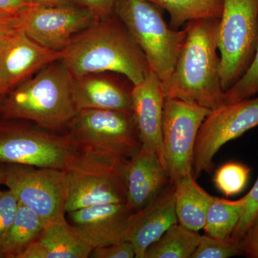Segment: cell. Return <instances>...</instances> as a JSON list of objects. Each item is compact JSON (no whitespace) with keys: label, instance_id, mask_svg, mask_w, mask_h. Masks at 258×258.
<instances>
[{"label":"cell","instance_id":"1","mask_svg":"<svg viewBox=\"0 0 258 258\" xmlns=\"http://www.w3.org/2000/svg\"><path fill=\"white\" fill-rule=\"evenodd\" d=\"M59 60L74 78L112 72L133 86L149 71L143 52L116 15L98 20L76 35Z\"/></svg>","mask_w":258,"mask_h":258},{"label":"cell","instance_id":"2","mask_svg":"<svg viewBox=\"0 0 258 258\" xmlns=\"http://www.w3.org/2000/svg\"><path fill=\"white\" fill-rule=\"evenodd\" d=\"M219 25L220 19L213 18L186 24V36L170 79L161 84L164 98L195 102L210 110L223 104Z\"/></svg>","mask_w":258,"mask_h":258},{"label":"cell","instance_id":"3","mask_svg":"<svg viewBox=\"0 0 258 258\" xmlns=\"http://www.w3.org/2000/svg\"><path fill=\"white\" fill-rule=\"evenodd\" d=\"M56 62L8 93L0 101V118L27 120L50 132L67 127L78 113L73 76L60 60Z\"/></svg>","mask_w":258,"mask_h":258},{"label":"cell","instance_id":"4","mask_svg":"<svg viewBox=\"0 0 258 258\" xmlns=\"http://www.w3.org/2000/svg\"><path fill=\"white\" fill-rule=\"evenodd\" d=\"M114 14L143 52L149 71L161 84L167 82L186 36L185 28H171L161 8L148 0H117Z\"/></svg>","mask_w":258,"mask_h":258},{"label":"cell","instance_id":"5","mask_svg":"<svg viewBox=\"0 0 258 258\" xmlns=\"http://www.w3.org/2000/svg\"><path fill=\"white\" fill-rule=\"evenodd\" d=\"M127 160L95 151L78 150L64 169L66 213L100 204L125 203Z\"/></svg>","mask_w":258,"mask_h":258},{"label":"cell","instance_id":"6","mask_svg":"<svg viewBox=\"0 0 258 258\" xmlns=\"http://www.w3.org/2000/svg\"><path fill=\"white\" fill-rule=\"evenodd\" d=\"M25 122L0 118V164L64 170L78 152L67 134L34 128Z\"/></svg>","mask_w":258,"mask_h":258},{"label":"cell","instance_id":"7","mask_svg":"<svg viewBox=\"0 0 258 258\" xmlns=\"http://www.w3.org/2000/svg\"><path fill=\"white\" fill-rule=\"evenodd\" d=\"M257 40L258 0H224L218 34L224 92L248 69Z\"/></svg>","mask_w":258,"mask_h":258},{"label":"cell","instance_id":"8","mask_svg":"<svg viewBox=\"0 0 258 258\" xmlns=\"http://www.w3.org/2000/svg\"><path fill=\"white\" fill-rule=\"evenodd\" d=\"M67 127L68 137L78 150L128 159L142 147L132 111L81 110Z\"/></svg>","mask_w":258,"mask_h":258},{"label":"cell","instance_id":"9","mask_svg":"<svg viewBox=\"0 0 258 258\" xmlns=\"http://www.w3.org/2000/svg\"><path fill=\"white\" fill-rule=\"evenodd\" d=\"M210 111L195 102L176 98L164 100L163 150L166 169L173 184L193 175L195 142Z\"/></svg>","mask_w":258,"mask_h":258},{"label":"cell","instance_id":"10","mask_svg":"<svg viewBox=\"0 0 258 258\" xmlns=\"http://www.w3.org/2000/svg\"><path fill=\"white\" fill-rule=\"evenodd\" d=\"M3 184L19 203L39 215L45 224L66 215L64 170L23 164H1Z\"/></svg>","mask_w":258,"mask_h":258},{"label":"cell","instance_id":"11","mask_svg":"<svg viewBox=\"0 0 258 258\" xmlns=\"http://www.w3.org/2000/svg\"><path fill=\"white\" fill-rule=\"evenodd\" d=\"M258 125V97L223 104L210 113L199 130L194 152L192 174L210 173L213 159L225 144Z\"/></svg>","mask_w":258,"mask_h":258},{"label":"cell","instance_id":"12","mask_svg":"<svg viewBox=\"0 0 258 258\" xmlns=\"http://www.w3.org/2000/svg\"><path fill=\"white\" fill-rule=\"evenodd\" d=\"M99 20L81 5L32 7L23 18V31L49 50L62 52L76 35Z\"/></svg>","mask_w":258,"mask_h":258},{"label":"cell","instance_id":"13","mask_svg":"<svg viewBox=\"0 0 258 258\" xmlns=\"http://www.w3.org/2000/svg\"><path fill=\"white\" fill-rule=\"evenodd\" d=\"M134 212L125 203L100 204L69 212L70 223L93 249L126 240Z\"/></svg>","mask_w":258,"mask_h":258},{"label":"cell","instance_id":"14","mask_svg":"<svg viewBox=\"0 0 258 258\" xmlns=\"http://www.w3.org/2000/svg\"><path fill=\"white\" fill-rule=\"evenodd\" d=\"M61 55L62 52L45 48L20 32L0 51V101L37 71L60 60Z\"/></svg>","mask_w":258,"mask_h":258},{"label":"cell","instance_id":"15","mask_svg":"<svg viewBox=\"0 0 258 258\" xmlns=\"http://www.w3.org/2000/svg\"><path fill=\"white\" fill-rule=\"evenodd\" d=\"M165 98L157 75L148 71L132 89V112L142 147L157 154L166 169L163 150V115Z\"/></svg>","mask_w":258,"mask_h":258},{"label":"cell","instance_id":"16","mask_svg":"<svg viewBox=\"0 0 258 258\" xmlns=\"http://www.w3.org/2000/svg\"><path fill=\"white\" fill-rule=\"evenodd\" d=\"M125 204L134 212L149 205L171 183L157 154L142 147L125 163Z\"/></svg>","mask_w":258,"mask_h":258},{"label":"cell","instance_id":"17","mask_svg":"<svg viewBox=\"0 0 258 258\" xmlns=\"http://www.w3.org/2000/svg\"><path fill=\"white\" fill-rule=\"evenodd\" d=\"M174 188L171 182L157 198L132 215L126 240L134 246L136 257L144 258L148 247L178 223Z\"/></svg>","mask_w":258,"mask_h":258},{"label":"cell","instance_id":"18","mask_svg":"<svg viewBox=\"0 0 258 258\" xmlns=\"http://www.w3.org/2000/svg\"><path fill=\"white\" fill-rule=\"evenodd\" d=\"M92 251L64 216L46 224L20 258H88Z\"/></svg>","mask_w":258,"mask_h":258},{"label":"cell","instance_id":"19","mask_svg":"<svg viewBox=\"0 0 258 258\" xmlns=\"http://www.w3.org/2000/svg\"><path fill=\"white\" fill-rule=\"evenodd\" d=\"M72 93L78 111L84 109L132 111V90L128 91L113 79L96 74L73 77Z\"/></svg>","mask_w":258,"mask_h":258},{"label":"cell","instance_id":"20","mask_svg":"<svg viewBox=\"0 0 258 258\" xmlns=\"http://www.w3.org/2000/svg\"><path fill=\"white\" fill-rule=\"evenodd\" d=\"M193 175L174 185V207L178 223L198 232L204 228L207 212L212 198L197 182Z\"/></svg>","mask_w":258,"mask_h":258},{"label":"cell","instance_id":"21","mask_svg":"<svg viewBox=\"0 0 258 258\" xmlns=\"http://www.w3.org/2000/svg\"><path fill=\"white\" fill-rule=\"evenodd\" d=\"M45 225L41 217L20 204L14 221L5 237L3 258H20Z\"/></svg>","mask_w":258,"mask_h":258},{"label":"cell","instance_id":"22","mask_svg":"<svg viewBox=\"0 0 258 258\" xmlns=\"http://www.w3.org/2000/svg\"><path fill=\"white\" fill-rule=\"evenodd\" d=\"M245 198L237 200L212 197L203 230L206 235L230 241L243 212Z\"/></svg>","mask_w":258,"mask_h":258},{"label":"cell","instance_id":"23","mask_svg":"<svg viewBox=\"0 0 258 258\" xmlns=\"http://www.w3.org/2000/svg\"><path fill=\"white\" fill-rule=\"evenodd\" d=\"M161 9L165 10L170 16L171 28L185 26L192 20L200 19H220L224 0H148Z\"/></svg>","mask_w":258,"mask_h":258},{"label":"cell","instance_id":"24","mask_svg":"<svg viewBox=\"0 0 258 258\" xmlns=\"http://www.w3.org/2000/svg\"><path fill=\"white\" fill-rule=\"evenodd\" d=\"M201 238L199 232L175 224L148 247L144 258H191Z\"/></svg>","mask_w":258,"mask_h":258},{"label":"cell","instance_id":"25","mask_svg":"<svg viewBox=\"0 0 258 258\" xmlns=\"http://www.w3.org/2000/svg\"><path fill=\"white\" fill-rule=\"evenodd\" d=\"M250 171V168L242 163L231 161L217 169L213 181L217 189L225 196H235L245 189Z\"/></svg>","mask_w":258,"mask_h":258},{"label":"cell","instance_id":"26","mask_svg":"<svg viewBox=\"0 0 258 258\" xmlns=\"http://www.w3.org/2000/svg\"><path fill=\"white\" fill-rule=\"evenodd\" d=\"M258 93V40L253 60L243 76L224 93L223 103H237L249 99Z\"/></svg>","mask_w":258,"mask_h":258},{"label":"cell","instance_id":"27","mask_svg":"<svg viewBox=\"0 0 258 258\" xmlns=\"http://www.w3.org/2000/svg\"><path fill=\"white\" fill-rule=\"evenodd\" d=\"M240 254L242 252L237 244L205 234L202 235L201 240L191 258H228Z\"/></svg>","mask_w":258,"mask_h":258},{"label":"cell","instance_id":"28","mask_svg":"<svg viewBox=\"0 0 258 258\" xmlns=\"http://www.w3.org/2000/svg\"><path fill=\"white\" fill-rule=\"evenodd\" d=\"M19 205L13 191L0 189V258H3L2 250L5 236L16 217Z\"/></svg>","mask_w":258,"mask_h":258},{"label":"cell","instance_id":"29","mask_svg":"<svg viewBox=\"0 0 258 258\" xmlns=\"http://www.w3.org/2000/svg\"><path fill=\"white\" fill-rule=\"evenodd\" d=\"M244 197L245 204L243 212L230 237V242L238 246L244 232L258 212V178L250 191Z\"/></svg>","mask_w":258,"mask_h":258},{"label":"cell","instance_id":"30","mask_svg":"<svg viewBox=\"0 0 258 258\" xmlns=\"http://www.w3.org/2000/svg\"><path fill=\"white\" fill-rule=\"evenodd\" d=\"M90 257L134 258L136 253L132 244L128 240H123L93 249Z\"/></svg>","mask_w":258,"mask_h":258},{"label":"cell","instance_id":"31","mask_svg":"<svg viewBox=\"0 0 258 258\" xmlns=\"http://www.w3.org/2000/svg\"><path fill=\"white\" fill-rule=\"evenodd\" d=\"M242 254L249 258H258V212L239 242Z\"/></svg>","mask_w":258,"mask_h":258},{"label":"cell","instance_id":"32","mask_svg":"<svg viewBox=\"0 0 258 258\" xmlns=\"http://www.w3.org/2000/svg\"><path fill=\"white\" fill-rule=\"evenodd\" d=\"M25 15L22 17L0 16V51L23 31Z\"/></svg>","mask_w":258,"mask_h":258},{"label":"cell","instance_id":"33","mask_svg":"<svg viewBox=\"0 0 258 258\" xmlns=\"http://www.w3.org/2000/svg\"><path fill=\"white\" fill-rule=\"evenodd\" d=\"M35 5L32 0H0V16L22 17Z\"/></svg>","mask_w":258,"mask_h":258},{"label":"cell","instance_id":"34","mask_svg":"<svg viewBox=\"0 0 258 258\" xmlns=\"http://www.w3.org/2000/svg\"><path fill=\"white\" fill-rule=\"evenodd\" d=\"M117 0H79L80 4L88 8L99 20L108 18L114 13Z\"/></svg>","mask_w":258,"mask_h":258},{"label":"cell","instance_id":"35","mask_svg":"<svg viewBox=\"0 0 258 258\" xmlns=\"http://www.w3.org/2000/svg\"><path fill=\"white\" fill-rule=\"evenodd\" d=\"M33 3L39 6H57V5H81L79 0H32Z\"/></svg>","mask_w":258,"mask_h":258},{"label":"cell","instance_id":"36","mask_svg":"<svg viewBox=\"0 0 258 258\" xmlns=\"http://www.w3.org/2000/svg\"><path fill=\"white\" fill-rule=\"evenodd\" d=\"M3 169H2L1 164H0V186L3 185Z\"/></svg>","mask_w":258,"mask_h":258}]
</instances>
